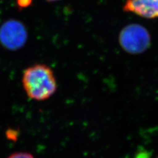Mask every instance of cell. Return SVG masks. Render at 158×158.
<instances>
[{
  "label": "cell",
  "mask_w": 158,
  "mask_h": 158,
  "mask_svg": "<svg viewBox=\"0 0 158 158\" xmlns=\"http://www.w3.org/2000/svg\"><path fill=\"white\" fill-rule=\"evenodd\" d=\"M28 33L25 26L17 20H9L0 27V42L9 50H17L26 44Z\"/></svg>",
  "instance_id": "obj_3"
},
{
  "label": "cell",
  "mask_w": 158,
  "mask_h": 158,
  "mask_svg": "<svg viewBox=\"0 0 158 158\" xmlns=\"http://www.w3.org/2000/svg\"><path fill=\"white\" fill-rule=\"evenodd\" d=\"M7 136L9 138L10 140H16V138L17 137V132H15V131L10 130V131L7 132Z\"/></svg>",
  "instance_id": "obj_7"
},
{
  "label": "cell",
  "mask_w": 158,
  "mask_h": 158,
  "mask_svg": "<svg viewBox=\"0 0 158 158\" xmlns=\"http://www.w3.org/2000/svg\"><path fill=\"white\" fill-rule=\"evenodd\" d=\"M148 30L138 24H130L123 28L118 36V42L124 50L131 54L146 52L151 44Z\"/></svg>",
  "instance_id": "obj_2"
},
{
  "label": "cell",
  "mask_w": 158,
  "mask_h": 158,
  "mask_svg": "<svg viewBox=\"0 0 158 158\" xmlns=\"http://www.w3.org/2000/svg\"><path fill=\"white\" fill-rule=\"evenodd\" d=\"M23 85L27 96L34 100L50 98L57 90L55 75L52 69L44 64L27 68L23 76Z\"/></svg>",
  "instance_id": "obj_1"
},
{
  "label": "cell",
  "mask_w": 158,
  "mask_h": 158,
  "mask_svg": "<svg viewBox=\"0 0 158 158\" xmlns=\"http://www.w3.org/2000/svg\"><path fill=\"white\" fill-rule=\"evenodd\" d=\"M8 158H34L32 155L26 152L15 153L10 156Z\"/></svg>",
  "instance_id": "obj_5"
},
{
  "label": "cell",
  "mask_w": 158,
  "mask_h": 158,
  "mask_svg": "<svg viewBox=\"0 0 158 158\" xmlns=\"http://www.w3.org/2000/svg\"><path fill=\"white\" fill-rule=\"evenodd\" d=\"M157 158H158V156H157Z\"/></svg>",
  "instance_id": "obj_9"
},
{
  "label": "cell",
  "mask_w": 158,
  "mask_h": 158,
  "mask_svg": "<svg viewBox=\"0 0 158 158\" xmlns=\"http://www.w3.org/2000/svg\"><path fill=\"white\" fill-rule=\"evenodd\" d=\"M123 9L146 19L158 18V0H126Z\"/></svg>",
  "instance_id": "obj_4"
},
{
  "label": "cell",
  "mask_w": 158,
  "mask_h": 158,
  "mask_svg": "<svg viewBox=\"0 0 158 158\" xmlns=\"http://www.w3.org/2000/svg\"><path fill=\"white\" fill-rule=\"evenodd\" d=\"M32 3V0H17V6L20 9L28 7Z\"/></svg>",
  "instance_id": "obj_6"
},
{
  "label": "cell",
  "mask_w": 158,
  "mask_h": 158,
  "mask_svg": "<svg viewBox=\"0 0 158 158\" xmlns=\"http://www.w3.org/2000/svg\"><path fill=\"white\" fill-rule=\"evenodd\" d=\"M46 1H47L48 2H55L59 1V0H46Z\"/></svg>",
  "instance_id": "obj_8"
}]
</instances>
